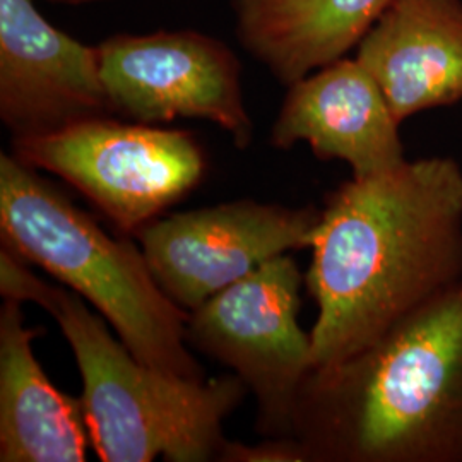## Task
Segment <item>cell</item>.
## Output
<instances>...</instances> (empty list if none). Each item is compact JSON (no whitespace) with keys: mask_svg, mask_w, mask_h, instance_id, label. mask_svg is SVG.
Here are the masks:
<instances>
[{"mask_svg":"<svg viewBox=\"0 0 462 462\" xmlns=\"http://www.w3.org/2000/svg\"><path fill=\"white\" fill-rule=\"evenodd\" d=\"M322 211L236 200L154 219L135 231L168 297L192 312L291 250L312 247Z\"/></svg>","mask_w":462,"mask_h":462,"instance_id":"8","label":"cell"},{"mask_svg":"<svg viewBox=\"0 0 462 462\" xmlns=\"http://www.w3.org/2000/svg\"><path fill=\"white\" fill-rule=\"evenodd\" d=\"M0 295L33 301L59 324L83 377L84 418L101 461H223V421L248 391L240 377L185 379L143 364L81 295L40 280L17 257L2 261Z\"/></svg>","mask_w":462,"mask_h":462,"instance_id":"3","label":"cell"},{"mask_svg":"<svg viewBox=\"0 0 462 462\" xmlns=\"http://www.w3.org/2000/svg\"><path fill=\"white\" fill-rule=\"evenodd\" d=\"M391 0H231L235 32L284 86L346 57Z\"/></svg>","mask_w":462,"mask_h":462,"instance_id":"13","label":"cell"},{"mask_svg":"<svg viewBox=\"0 0 462 462\" xmlns=\"http://www.w3.org/2000/svg\"><path fill=\"white\" fill-rule=\"evenodd\" d=\"M221 462H307L303 447L295 439H269L259 446L228 442Z\"/></svg>","mask_w":462,"mask_h":462,"instance_id":"14","label":"cell"},{"mask_svg":"<svg viewBox=\"0 0 462 462\" xmlns=\"http://www.w3.org/2000/svg\"><path fill=\"white\" fill-rule=\"evenodd\" d=\"M13 154L64 179L125 233L154 221L196 189L206 171L192 134L114 116L14 137Z\"/></svg>","mask_w":462,"mask_h":462,"instance_id":"5","label":"cell"},{"mask_svg":"<svg viewBox=\"0 0 462 462\" xmlns=\"http://www.w3.org/2000/svg\"><path fill=\"white\" fill-rule=\"evenodd\" d=\"M50 2H60V4H89V2H101V0H50Z\"/></svg>","mask_w":462,"mask_h":462,"instance_id":"15","label":"cell"},{"mask_svg":"<svg viewBox=\"0 0 462 462\" xmlns=\"http://www.w3.org/2000/svg\"><path fill=\"white\" fill-rule=\"evenodd\" d=\"M97 47L116 116L151 125L204 118L230 134L236 148L252 143L242 64L221 40L179 30L116 34Z\"/></svg>","mask_w":462,"mask_h":462,"instance_id":"7","label":"cell"},{"mask_svg":"<svg viewBox=\"0 0 462 462\" xmlns=\"http://www.w3.org/2000/svg\"><path fill=\"white\" fill-rule=\"evenodd\" d=\"M4 247L89 301L134 356L170 375L204 380L189 351L187 317L156 282L143 250L98 223L24 165L0 154Z\"/></svg>","mask_w":462,"mask_h":462,"instance_id":"4","label":"cell"},{"mask_svg":"<svg viewBox=\"0 0 462 462\" xmlns=\"http://www.w3.org/2000/svg\"><path fill=\"white\" fill-rule=\"evenodd\" d=\"M399 125L374 76L346 55L288 86L271 144L307 143L317 158L341 160L364 179L406 162Z\"/></svg>","mask_w":462,"mask_h":462,"instance_id":"10","label":"cell"},{"mask_svg":"<svg viewBox=\"0 0 462 462\" xmlns=\"http://www.w3.org/2000/svg\"><path fill=\"white\" fill-rule=\"evenodd\" d=\"M303 276L278 255L187 317V341L226 365L257 399V430L291 439L300 387L312 370V337L300 328Z\"/></svg>","mask_w":462,"mask_h":462,"instance_id":"6","label":"cell"},{"mask_svg":"<svg viewBox=\"0 0 462 462\" xmlns=\"http://www.w3.org/2000/svg\"><path fill=\"white\" fill-rule=\"evenodd\" d=\"M310 248L312 368H320L462 281L461 165L433 156L353 177L326 200Z\"/></svg>","mask_w":462,"mask_h":462,"instance_id":"1","label":"cell"},{"mask_svg":"<svg viewBox=\"0 0 462 462\" xmlns=\"http://www.w3.org/2000/svg\"><path fill=\"white\" fill-rule=\"evenodd\" d=\"M399 122L462 101V0H391L356 45Z\"/></svg>","mask_w":462,"mask_h":462,"instance_id":"11","label":"cell"},{"mask_svg":"<svg viewBox=\"0 0 462 462\" xmlns=\"http://www.w3.org/2000/svg\"><path fill=\"white\" fill-rule=\"evenodd\" d=\"M291 439L307 462H462V281L312 368Z\"/></svg>","mask_w":462,"mask_h":462,"instance_id":"2","label":"cell"},{"mask_svg":"<svg viewBox=\"0 0 462 462\" xmlns=\"http://www.w3.org/2000/svg\"><path fill=\"white\" fill-rule=\"evenodd\" d=\"M21 303L0 309V461L83 462L88 425L81 399L60 393L38 364Z\"/></svg>","mask_w":462,"mask_h":462,"instance_id":"12","label":"cell"},{"mask_svg":"<svg viewBox=\"0 0 462 462\" xmlns=\"http://www.w3.org/2000/svg\"><path fill=\"white\" fill-rule=\"evenodd\" d=\"M116 116L98 47L64 33L33 0H0V118L14 137Z\"/></svg>","mask_w":462,"mask_h":462,"instance_id":"9","label":"cell"}]
</instances>
